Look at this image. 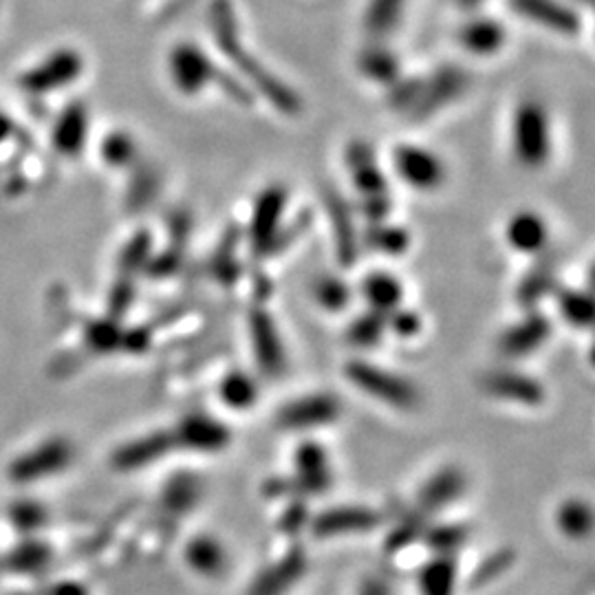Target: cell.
<instances>
[{"mask_svg":"<svg viewBox=\"0 0 595 595\" xmlns=\"http://www.w3.org/2000/svg\"><path fill=\"white\" fill-rule=\"evenodd\" d=\"M247 331L253 358H257L261 371L270 377L283 375L287 367V354L272 313L263 307H251L247 313Z\"/></svg>","mask_w":595,"mask_h":595,"instance_id":"8","label":"cell"},{"mask_svg":"<svg viewBox=\"0 0 595 595\" xmlns=\"http://www.w3.org/2000/svg\"><path fill=\"white\" fill-rule=\"evenodd\" d=\"M358 595H393L391 584L382 575H369L362 580Z\"/></svg>","mask_w":595,"mask_h":595,"instance_id":"46","label":"cell"},{"mask_svg":"<svg viewBox=\"0 0 595 595\" xmlns=\"http://www.w3.org/2000/svg\"><path fill=\"white\" fill-rule=\"evenodd\" d=\"M165 66L175 91L184 98H199L208 91V87L216 84L234 102H251V91L238 79V75L223 71L197 42H177L170 49Z\"/></svg>","mask_w":595,"mask_h":595,"instance_id":"2","label":"cell"},{"mask_svg":"<svg viewBox=\"0 0 595 595\" xmlns=\"http://www.w3.org/2000/svg\"><path fill=\"white\" fill-rule=\"evenodd\" d=\"M421 541L437 556H455L470 541V528L466 523H439L435 528H426Z\"/></svg>","mask_w":595,"mask_h":595,"instance_id":"35","label":"cell"},{"mask_svg":"<svg viewBox=\"0 0 595 595\" xmlns=\"http://www.w3.org/2000/svg\"><path fill=\"white\" fill-rule=\"evenodd\" d=\"M509 10L519 18L565 38L580 34L582 27L580 14L565 0H509Z\"/></svg>","mask_w":595,"mask_h":595,"instance_id":"11","label":"cell"},{"mask_svg":"<svg viewBox=\"0 0 595 595\" xmlns=\"http://www.w3.org/2000/svg\"><path fill=\"white\" fill-rule=\"evenodd\" d=\"M170 450H175V442H173V433L170 431H157L135 444H128L126 448H122L117 453L115 463L124 470H135V468H144L148 463L159 461L161 457H165Z\"/></svg>","mask_w":595,"mask_h":595,"instance_id":"27","label":"cell"},{"mask_svg":"<svg viewBox=\"0 0 595 595\" xmlns=\"http://www.w3.org/2000/svg\"><path fill=\"white\" fill-rule=\"evenodd\" d=\"M289 203V190L283 184H272L259 193L253 201L247 236L257 257H265L268 247L276 238L278 230L285 225V212Z\"/></svg>","mask_w":595,"mask_h":595,"instance_id":"6","label":"cell"},{"mask_svg":"<svg viewBox=\"0 0 595 595\" xmlns=\"http://www.w3.org/2000/svg\"><path fill=\"white\" fill-rule=\"evenodd\" d=\"M515 560H517V551L512 547H503V549L492 551L489 556H485L476 565V569L472 571V575L468 580V586L474 588V591L483 588L485 584H489L492 580H496L498 575H503L505 571L512 569Z\"/></svg>","mask_w":595,"mask_h":595,"instance_id":"40","label":"cell"},{"mask_svg":"<svg viewBox=\"0 0 595 595\" xmlns=\"http://www.w3.org/2000/svg\"><path fill=\"white\" fill-rule=\"evenodd\" d=\"M459 586V565L455 556H433L417 571L421 595H455Z\"/></svg>","mask_w":595,"mask_h":595,"instance_id":"23","label":"cell"},{"mask_svg":"<svg viewBox=\"0 0 595 595\" xmlns=\"http://www.w3.org/2000/svg\"><path fill=\"white\" fill-rule=\"evenodd\" d=\"M360 294L371 311L388 315L391 311H395L401 305L404 287H401L399 278L393 276L391 272L377 270V272H371L362 278Z\"/></svg>","mask_w":595,"mask_h":595,"instance_id":"25","label":"cell"},{"mask_svg":"<svg viewBox=\"0 0 595 595\" xmlns=\"http://www.w3.org/2000/svg\"><path fill=\"white\" fill-rule=\"evenodd\" d=\"M313 298L326 311H343L351 305V289L343 278L324 274L313 283Z\"/></svg>","mask_w":595,"mask_h":595,"instance_id":"41","label":"cell"},{"mask_svg":"<svg viewBox=\"0 0 595 595\" xmlns=\"http://www.w3.org/2000/svg\"><path fill=\"white\" fill-rule=\"evenodd\" d=\"M219 397L230 410H249L261 397V388L249 373L245 371H230L219 382Z\"/></svg>","mask_w":595,"mask_h":595,"instance_id":"31","label":"cell"},{"mask_svg":"<svg viewBox=\"0 0 595 595\" xmlns=\"http://www.w3.org/2000/svg\"><path fill=\"white\" fill-rule=\"evenodd\" d=\"M345 377L362 393L371 395L377 401H384L399 410H412L421 401L417 386L373 362L367 360H351L345 364Z\"/></svg>","mask_w":595,"mask_h":595,"instance_id":"4","label":"cell"},{"mask_svg":"<svg viewBox=\"0 0 595 595\" xmlns=\"http://www.w3.org/2000/svg\"><path fill=\"white\" fill-rule=\"evenodd\" d=\"M307 523H309L307 505H305L302 500L296 498V500L285 509V515H283L281 521H278V528H281L285 534H298Z\"/></svg>","mask_w":595,"mask_h":595,"instance_id":"44","label":"cell"},{"mask_svg":"<svg viewBox=\"0 0 595 595\" xmlns=\"http://www.w3.org/2000/svg\"><path fill=\"white\" fill-rule=\"evenodd\" d=\"M182 265H184V253H182V247L175 245L168 251H163L159 259L152 261L150 272L157 276H170V274H177L182 270Z\"/></svg>","mask_w":595,"mask_h":595,"instance_id":"45","label":"cell"},{"mask_svg":"<svg viewBox=\"0 0 595 595\" xmlns=\"http://www.w3.org/2000/svg\"><path fill=\"white\" fill-rule=\"evenodd\" d=\"M343 412V404L335 395L329 393H313L298 399L287 401L276 412V426L289 433H305L331 426Z\"/></svg>","mask_w":595,"mask_h":595,"instance_id":"7","label":"cell"},{"mask_svg":"<svg viewBox=\"0 0 595 595\" xmlns=\"http://www.w3.org/2000/svg\"><path fill=\"white\" fill-rule=\"evenodd\" d=\"M210 29L219 51L236 69L238 79H245L247 87H251V91L261 94L283 115L294 117L302 111L300 96L287 82L270 73V69L259 58H253L251 51L240 42L238 21L230 0H214L210 8Z\"/></svg>","mask_w":595,"mask_h":595,"instance_id":"1","label":"cell"},{"mask_svg":"<svg viewBox=\"0 0 595 595\" xmlns=\"http://www.w3.org/2000/svg\"><path fill=\"white\" fill-rule=\"evenodd\" d=\"M384 333H386V315L369 309L349 322L347 343L356 349H371L380 343Z\"/></svg>","mask_w":595,"mask_h":595,"instance_id":"38","label":"cell"},{"mask_svg":"<svg viewBox=\"0 0 595 595\" xmlns=\"http://www.w3.org/2000/svg\"><path fill=\"white\" fill-rule=\"evenodd\" d=\"M173 433L175 448L193 450V453H219L230 446V431L225 423L214 419L212 414L193 412L179 421V426Z\"/></svg>","mask_w":595,"mask_h":595,"instance_id":"12","label":"cell"},{"mask_svg":"<svg viewBox=\"0 0 595 595\" xmlns=\"http://www.w3.org/2000/svg\"><path fill=\"white\" fill-rule=\"evenodd\" d=\"M175 230L177 243H184L193 234V214L188 212H177L173 219H170V232Z\"/></svg>","mask_w":595,"mask_h":595,"instance_id":"47","label":"cell"},{"mask_svg":"<svg viewBox=\"0 0 595 595\" xmlns=\"http://www.w3.org/2000/svg\"><path fill=\"white\" fill-rule=\"evenodd\" d=\"M294 470H296V474L292 479L296 481L298 494H307V496L324 494L333 483L329 455L315 442H305L296 448Z\"/></svg>","mask_w":595,"mask_h":595,"instance_id":"18","label":"cell"},{"mask_svg":"<svg viewBox=\"0 0 595 595\" xmlns=\"http://www.w3.org/2000/svg\"><path fill=\"white\" fill-rule=\"evenodd\" d=\"M364 245L377 253H386V257H401L410 245V234L399 225L380 221L371 223L364 232Z\"/></svg>","mask_w":595,"mask_h":595,"instance_id":"32","label":"cell"},{"mask_svg":"<svg viewBox=\"0 0 595 595\" xmlns=\"http://www.w3.org/2000/svg\"><path fill=\"white\" fill-rule=\"evenodd\" d=\"M203 498V481L195 472H179L170 479L161 492V503L168 515L184 517Z\"/></svg>","mask_w":595,"mask_h":595,"instance_id":"24","label":"cell"},{"mask_svg":"<svg viewBox=\"0 0 595 595\" xmlns=\"http://www.w3.org/2000/svg\"><path fill=\"white\" fill-rule=\"evenodd\" d=\"M382 515L373 507L364 505H337L329 507L309 521V530L315 538H339V536H358L371 534L382 525Z\"/></svg>","mask_w":595,"mask_h":595,"instance_id":"9","label":"cell"},{"mask_svg":"<svg viewBox=\"0 0 595 595\" xmlns=\"http://www.w3.org/2000/svg\"><path fill=\"white\" fill-rule=\"evenodd\" d=\"M556 305H558V311L565 318V322H569L571 326L586 329L593 322L595 305H593L591 294H586L582 289L556 292Z\"/></svg>","mask_w":595,"mask_h":595,"instance_id":"39","label":"cell"},{"mask_svg":"<svg viewBox=\"0 0 595 595\" xmlns=\"http://www.w3.org/2000/svg\"><path fill=\"white\" fill-rule=\"evenodd\" d=\"M184 558H186V565L193 571H197L199 575H206V578L221 575L225 571V567H227L225 547L214 536H208V534L195 536L186 545Z\"/></svg>","mask_w":595,"mask_h":595,"instance_id":"29","label":"cell"},{"mask_svg":"<svg viewBox=\"0 0 595 595\" xmlns=\"http://www.w3.org/2000/svg\"><path fill=\"white\" fill-rule=\"evenodd\" d=\"M468 89V75L461 69L444 66L435 75L423 79L421 77V91L419 98L410 111L414 120H429L448 104L457 102Z\"/></svg>","mask_w":595,"mask_h":595,"instance_id":"10","label":"cell"},{"mask_svg":"<svg viewBox=\"0 0 595 595\" xmlns=\"http://www.w3.org/2000/svg\"><path fill=\"white\" fill-rule=\"evenodd\" d=\"M386 329H391L399 337H412L421 331V318L410 309L397 307L386 315Z\"/></svg>","mask_w":595,"mask_h":595,"instance_id":"42","label":"cell"},{"mask_svg":"<svg viewBox=\"0 0 595 595\" xmlns=\"http://www.w3.org/2000/svg\"><path fill=\"white\" fill-rule=\"evenodd\" d=\"M459 47L472 58H496L509 40L507 27L494 16H472L468 18L457 34Z\"/></svg>","mask_w":595,"mask_h":595,"instance_id":"17","label":"cell"},{"mask_svg":"<svg viewBox=\"0 0 595 595\" xmlns=\"http://www.w3.org/2000/svg\"><path fill=\"white\" fill-rule=\"evenodd\" d=\"M556 292V261L543 257L521 281L517 300L523 309H534L545 296Z\"/></svg>","mask_w":595,"mask_h":595,"instance_id":"30","label":"cell"},{"mask_svg":"<svg viewBox=\"0 0 595 595\" xmlns=\"http://www.w3.org/2000/svg\"><path fill=\"white\" fill-rule=\"evenodd\" d=\"M509 150L525 170H543L554 152L551 117L547 107L536 98L517 104L509 120Z\"/></svg>","mask_w":595,"mask_h":595,"instance_id":"3","label":"cell"},{"mask_svg":"<svg viewBox=\"0 0 595 595\" xmlns=\"http://www.w3.org/2000/svg\"><path fill=\"white\" fill-rule=\"evenodd\" d=\"M551 335V322L545 313H528L521 322L509 326L500 339H498V351L505 358H528L534 351H538Z\"/></svg>","mask_w":595,"mask_h":595,"instance_id":"16","label":"cell"},{"mask_svg":"<svg viewBox=\"0 0 595 595\" xmlns=\"http://www.w3.org/2000/svg\"><path fill=\"white\" fill-rule=\"evenodd\" d=\"M82 71V58L75 51H62L49 62H45L40 69L29 73L25 84L34 91H49L62 84L73 82Z\"/></svg>","mask_w":595,"mask_h":595,"instance_id":"26","label":"cell"},{"mask_svg":"<svg viewBox=\"0 0 595 595\" xmlns=\"http://www.w3.org/2000/svg\"><path fill=\"white\" fill-rule=\"evenodd\" d=\"M135 150L137 148H135L133 139L128 135H124V133L111 135L107 139V144H104V157L113 165H126V163H131L133 157H135Z\"/></svg>","mask_w":595,"mask_h":595,"instance_id":"43","label":"cell"},{"mask_svg":"<svg viewBox=\"0 0 595 595\" xmlns=\"http://www.w3.org/2000/svg\"><path fill=\"white\" fill-rule=\"evenodd\" d=\"M324 208L333 227L337 261L343 263V268H354L360 257V236L356 232L351 208L333 188L324 193Z\"/></svg>","mask_w":595,"mask_h":595,"instance_id":"15","label":"cell"},{"mask_svg":"<svg viewBox=\"0 0 595 595\" xmlns=\"http://www.w3.org/2000/svg\"><path fill=\"white\" fill-rule=\"evenodd\" d=\"M505 240L519 253H545L549 243V225L543 214L534 210H519L505 225Z\"/></svg>","mask_w":595,"mask_h":595,"instance_id":"19","label":"cell"},{"mask_svg":"<svg viewBox=\"0 0 595 595\" xmlns=\"http://www.w3.org/2000/svg\"><path fill=\"white\" fill-rule=\"evenodd\" d=\"M391 163L399 182L419 193H435L448 182V165L435 150L401 141L391 152Z\"/></svg>","mask_w":595,"mask_h":595,"instance_id":"5","label":"cell"},{"mask_svg":"<svg viewBox=\"0 0 595 595\" xmlns=\"http://www.w3.org/2000/svg\"><path fill=\"white\" fill-rule=\"evenodd\" d=\"M556 523L560 528V532L573 541L586 538L591 534L593 528V512L591 505L582 498H569L565 500L558 512H556Z\"/></svg>","mask_w":595,"mask_h":595,"instance_id":"33","label":"cell"},{"mask_svg":"<svg viewBox=\"0 0 595 595\" xmlns=\"http://www.w3.org/2000/svg\"><path fill=\"white\" fill-rule=\"evenodd\" d=\"M483 391L503 401L538 406L545 401V388L530 375L517 371H494L483 380Z\"/></svg>","mask_w":595,"mask_h":595,"instance_id":"21","label":"cell"},{"mask_svg":"<svg viewBox=\"0 0 595 595\" xmlns=\"http://www.w3.org/2000/svg\"><path fill=\"white\" fill-rule=\"evenodd\" d=\"M358 71L375 82L391 87L404 73L397 53L384 40H371L358 55Z\"/></svg>","mask_w":595,"mask_h":595,"instance_id":"22","label":"cell"},{"mask_svg":"<svg viewBox=\"0 0 595 595\" xmlns=\"http://www.w3.org/2000/svg\"><path fill=\"white\" fill-rule=\"evenodd\" d=\"M238 236L240 232L236 227H230L223 236V240L219 243L216 251L212 253V261H210V270H212V276L225 285V287H232L238 276H240V265L236 261V245H238Z\"/></svg>","mask_w":595,"mask_h":595,"instance_id":"34","label":"cell"},{"mask_svg":"<svg viewBox=\"0 0 595 595\" xmlns=\"http://www.w3.org/2000/svg\"><path fill=\"white\" fill-rule=\"evenodd\" d=\"M429 523H431V519H426L423 515H419L417 509L412 507L410 512H406V515L393 525V530L386 534V538H384L386 551H388V554H399V551H404L406 547H410L412 543H417V541L423 536V532H426Z\"/></svg>","mask_w":595,"mask_h":595,"instance_id":"37","label":"cell"},{"mask_svg":"<svg viewBox=\"0 0 595 595\" xmlns=\"http://www.w3.org/2000/svg\"><path fill=\"white\" fill-rule=\"evenodd\" d=\"M463 492H466V474L457 466L442 468L426 485L421 487L414 509L419 515L431 519L435 512H439V509L461 498Z\"/></svg>","mask_w":595,"mask_h":595,"instance_id":"20","label":"cell"},{"mask_svg":"<svg viewBox=\"0 0 595 595\" xmlns=\"http://www.w3.org/2000/svg\"><path fill=\"white\" fill-rule=\"evenodd\" d=\"M345 165L351 173V182L360 199L388 197V179L377 163L375 150L367 141H351L345 150Z\"/></svg>","mask_w":595,"mask_h":595,"instance_id":"14","label":"cell"},{"mask_svg":"<svg viewBox=\"0 0 595 595\" xmlns=\"http://www.w3.org/2000/svg\"><path fill=\"white\" fill-rule=\"evenodd\" d=\"M408 0H367L364 32L371 40H386L404 21Z\"/></svg>","mask_w":595,"mask_h":595,"instance_id":"28","label":"cell"},{"mask_svg":"<svg viewBox=\"0 0 595 595\" xmlns=\"http://www.w3.org/2000/svg\"><path fill=\"white\" fill-rule=\"evenodd\" d=\"M87 131H89V117H87V109H82L79 104H73L58 122L55 128V144L62 152H77L87 139Z\"/></svg>","mask_w":595,"mask_h":595,"instance_id":"36","label":"cell"},{"mask_svg":"<svg viewBox=\"0 0 595 595\" xmlns=\"http://www.w3.org/2000/svg\"><path fill=\"white\" fill-rule=\"evenodd\" d=\"M309 558L302 547H292L276 562L265 567L247 588V595H287L305 575Z\"/></svg>","mask_w":595,"mask_h":595,"instance_id":"13","label":"cell"}]
</instances>
